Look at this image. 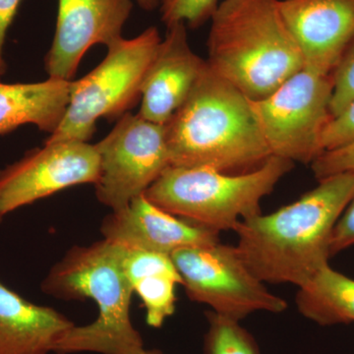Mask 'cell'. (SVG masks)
<instances>
[{
    "mask_svg": "<svg viewBox=\"0 0 354 354\" xmlns=\"http://www.w3.org/2000/svg\"><path fill=\"white\" fill-rule=\"evenodd\" d=\"M318 181L297 201L234 230L242 259L263 283L300 288L329 265L333 232L354 196V171Z\"/></svg>",
    "mask_w": 354,
    "mask_h": 354,
    "instance_id": "obj_1",
    "label": "cell"
},
{
    "mask_svg": "<svg viewBox=\"0 0 354 354\" xmlns=\"http://www.w3.org/2000/svg\"><path fill=\"white\" fill-rule=\"evenodd\" d=\"M165 129L172 167L245 174L272 157L250 99L208 64Z\"/></svg>",
    "mask_w": 354,
    "mask_h": 354,
    "instance_id": "obj_2",
    "label": "cell"
},
{
    "mask_svg": "<svg viewBox=\"0 0 354 354\" xmlns=\"http://www.w3.org/2000/svg\"><path fill=\"white\" fill-rule=\"evenodd\" d=\"M123 247L102 239L74 246L51 267L41 281L46 295L60 300L92 299L94 322L74 325L57 342L55 353L142 354L143 337L130 316L131 283L123 268Z\"/></svg>",
    "mask_w": 354,
    "mask_h": 354,
    "instance_id": "obj_3",
    "label": "cell"
},
{
    "mask_svg": "<svg viewBox=\"0 0 354 354\" xmlns=\"http://www.w3.org/2000/svg\"><path fill=\"white\" fill-rule=\"evenodd\" d=\"M207 46L209 66L251 101L265 99L304 68L279 0H223Z\"/></svg>",
    "mask_w": 354,
    "mask_h": 354,
    "instance_id": "obj_4",
    "label": "cell"
},
{
    "mask_svg": "<svg viewBox=\"0 0 354 354\" xmlns=\"http://www.w3.org/2000/svg\"><path fill=\"white\" fill-rule=\"evenodd\" d=\"M295 167L272 156L255 171L225 174L207 167H167L145 196L156 206L213 232H234L241 221L262 214L263 199Z\"/></svg>",
    "mask_w": 354,
    "mask_h": 354,
    "instance_id": "obj_5",
    "label": "cell"
},
{
    "mask_svg": "<svg viewBox=\"0 0 354 354\" xmlns=\"http://www.w3.org/2000/svg\"><path fill=\"white\" fill-rule=\"evenodd\" d=\"M162 38L150 27L133 39L108 46L106 58L70 83L68 106L59 127L44 143L88 142L100 118H120L141 100L142 87Z\"/></svg>",
    "mask_w": 354,
    "mask_h": 354,
    "instance_id": "obj_6",
    "label": "cell"
},
{
    "mask_svg": "<svg viewBox=\"0 0 354 354\" xmlns=\"http://www.w3.org/2000/svg\"><path fill=\"white\" fill-rule=\"evenodd\" d=\"M333 74L302 68L265 99L250 100L272 156L311 165L322 155L324 131L333 118Z\"/></svg>",
    "mask_w": 354,
    "mask_h": 354,
    "instance_id": "obj_7",
    "label": "cell"
},
{
    "mask_svg": "<svg viewBox=\"0 0 354 354\" xmlns=\"http://www.w3.org/2000/svg\"><path fill=\"white\" fill-rule=\"evenodd\" d=\"M186 295L218 315L241 322L255 312L283 313L288 302L258 279L237 250L221 241L180 249L171 255Z\"/></svg>",
    "mask_w": 354,
    "mask_h": 354,
    "instance_id": "obj_8",
    "label": "cell"
},
{
    "mask_svg": "<svg viewBox=\"0 0 354 354\" xmlns=\"http://www.w3.org/2000/svg\"><path fill=\"white\" fill-rule=\"evenodd\" d=\"M100 157L95 196L111 211L127 207L171 167L165 125L138 113L121 116L111 132L95 144Z\"/></svg>",
    "mask_w": 354,
    "mask_h": 354,
    "instance_id": "obj_9",
    "label": "cell"
},
{
    "mask_svg": "<svg viewBox=\"0 0 354 354\" xmlns=\"http://www.w3.org/2000/svg\"><path fill=\"white\" fill-rule=\"evenodd\" d=\"M100 157L88 142L44 143L0 169V216L81 184L97 183Z\"/></svg>",
    "mask_w": 354,
    "mask_h": 354,
    "instance_id": "obj_10",
    "label": "cell"
},
{
    "mask_svg": "<svg viewBox=\"0 0 354 354\" xmlns=\"http://www.w3.org/2000/svg\"><path fill=\"white\" fill-rule=\"evenodd\" d=\"M131 0H58L55 37L44 58L48 78L72 81L88 48L122 38Z\"/></svg>",
    "mask_w": 354,
    "mask_h": 354,
    "instance_id": "obj_11",
    "label": "cell"
},
{
    "mask_svg": "<svg viewBox=\"0 0 354 354\" xmlns=\"http://www.w3.org/2000/svg\"><path fill=\"white\" fill-rule=\"evenodd\" d=\"M304 68L334 73L354 39V0H279Z\"/></svg>",
    "mask_w": 354,
    "mask_h": 354,
    "instance_id": "obj_12",
    "label": "cell"
},
{
    "mask_svg": "<svg viewBox=\"0 0 354 354\" xmlns=\"http://www.w3.org/2000/svg\"><path fill=\"white\" fill-rule=\"evenodd\" d=\"M104 239L128 248L171 256L180 249L211 245L220 234L167 213L147 199L135 198L102 221Z\"/></svg>",
    "mask_w": 354,
    "mask_h": 354,
    "instance_id": "obj_13",
    "label": "cell"
},
{
    "mask_svg": "<svg viewBox=\"0 0 354 354\" xmlns=\"http://www.w3.org/2000/svg\"><path fill=\"white\" fill-rule=\"evenodd\" d=\"M167 28V36L147 72L138 113L145 120L162 125L189 97L207 64L191 48L185 23Z\"/></svg>",
    "mask_w": 354,
    "mask_h": 354,
    "instance_id": "obj_14",
    "label": "cell"
},
{
    "mask_svg": "<svg viewBox=\"0 0 354 354\" xmlns=\"http://www.w3.org/2000/svg\"><path fill=\"white\" fill-rule=\"evenodd\" d=\"M75 325L48 306L32 304L0 279V354H51Z\"/></svg>",
    "mask_w": 354,
    "mask_h": 354,
    "instance_id": "obj_15",
    "label": "cell"
},
{
    "mask_svg": "<svg viewBox=\"0 0 354 354\" xmlns=\"http://www.w3.org/2000/svg\"><path fill=\"white\" fill-rule=\"evenodd\" d=\"M70 83L53 78L38 83L0 82V136L27 124L53 134L68 106Z\"/></svg>",
    "mask_w": 354,
    "mask_h": 354,
    "instance_id": "obj_16",
    "label": "cell"
},
{
    "mask_svg": "<svg viewBox=\"0 0 354 354\" xmlns=\"http://www.w3.org/2000/svg\"><path fill=\"white\" fill-rule=\"evenodd\" d=\"M123 268L142 300L146 323L158 329L176 313V286H183L171 256L123 246Z\"/></svg>",
    "mask_w": 354,
    "mask_h": 354,
    "instance_id": "obj_17",
    "label": "cell"
},
{
    "mask_svg": "<svg viewBox=\"0 0 354 354\" xmlns=\"http://www.w3.org/2000/svg\"><path fill=\"white\" fill-rule=\"evenodd\" d=\"M295 304L302 316L324 327L354 323V279L325 266L298 288Z\"/></svg>",
    "mask_w": 354,
    "mask_h": 354,
    "instance_id": "obj_18",
    "label": "cell"
},
{
    "mask_svg": "<svg viewBox=\"0 0 354 354\" xmlns=\"http://www.w3.org/2000/svg\"><path fill=\"white\" fill-rule=\"evenodd\" d=\"M208 330L204 337L205 354H261L252 335L241 325L215 312H206Z\"/></svg>",
    "mask_w": 354,
    "mask_h": 354,
    "instance_id": "obj_19",
    "label": "cell"
},
{
    "mask_svg": "<svg viewBox=\"0 0 354 354\" xmlns=\"http://www.w3.org/2000/svg\"><path fill=\"white\" fill-rule=\"evenodd\" d=\"M218 4L220 0H162L160 10L167 27L183 22L195 30L211 21Z\"/></svg>",
    "mask_w": 354,
    "mask_h": 354,
    "instance_id": "obj_20",
    "label": "cell"
},
{
    "mask_svg": "<svg viewBox=\"0 0 354 354\" xmlns=\"http://www.w3.org/2000/svg\"><path fill=\"white\" fill-rule=\"evenodd\" d=\"M334 91L330 102L333 118L339 115L354 100V39L333 73Z\"/></svg>",
    "mask_w": 354,
    "mask_h": 354,
    "instance_id": "obj_21",
    "label": "cell"
},
{
    "mask_svg": "<svg viewBox=\"0 0 354 354\" xmlns=\"http://www.w3.org/2000/svg\"><path fill=\"white\" fill-rule=\"evenodd\" d=\"M354 143V100L339 115L330 120L324 131L323 153Z\"/></svg>",
    "mask_w": 354,
    "mask_h": 354,
    "instance_id": "obj_22",
    "label": "cell"
},
{
    "mask_svg": "<svg viewBox=\"0 0 354 354\" xmlns=\"http://www.w3.org/2000/svg\"><path fill=\"white\" fill-rule=\"evenodd\" d=\"M317 180L341 172L354 171V143L323 153L311 164Z\"/></svg>",
    "mask_w": 354,
    "mask_h": 354,
    "instance_id": "obj_23",
    "label": "cell"
},
{
    "mask_svg": "<svg viewBox=\"0 0 354 354\" xmlns=\"http://www.w3.org/2000/svg\"><path fill=\"white\" fill-rule=\"evenodd\" d=\"M354 246V196L344 209L333 232L330 239V257Z\"/></svg>",
    "mask_w": 354,
    "mask_h": 354,
    "instance_id": "obj_24",
    "label": "cell"
},
{
    "mask_svg": "<svg viewBox=\"0 0 354 354\" xmlns=\"http://www.w3.org/2000/svg\"><path fill=\"white\" fill-rule=\"evenodd\" d=\"M21 0H0V64L6 65L3 58V48L7 31L13 22Z\"/></svg>",
    "mask_w": 354,
    "mask_h": 354,
    "instance_id": "obj_25",
    "label": "cell"
},
{
    "mask_svg": "<svg viewBox=\"0 0 354 354\" xmlns=\"http://www.w3.org/2000/svg\"><path fill=\"white\" fill-rule=\"evenodd\" d=\"M138 6L146 11H153L160 8L162 0H136Z\"/></svg>",
    "mask_w": 354,
    "mask_h": 354,
    "instance_id": "obj_26",
    "label": "cell"
},
{
    "mask_svg": "<svg viewBox=\"0 0 354 354\" xmlns=\"http://www.w3.org/2000/svg\"><path fill=\"white\" fill-rule=\"evenodd\" d=\"M142 354H165L158 349H145Z\"/></svg>",
    "mask_w": 354,
    "mask_h": 354,
    "instance_id": "obj_27",
    "label": "cell"
},
{
    "mask_svg": "<svg viewBox=\"0 0 354 354\" xmlns=\"http://www.w3.org/2000/svg\"><path fill=\"white\" fill-rule=\"evenodd\" d=\"M6 71V65L0 64V76L3 75Z\"/></svg>",
    "mask_w": 354,
    "mask_h": 354,
    "instance_id": "obj_28",
    "label": "cell"
},
{
    "mask_svg": "<svg viewBox=\"0 0 354 354\" xmlns=\"http://www.w3.org/2000/svg\"><path fill=\"white\" fill-rule=\"evenodd\" d=\"M2 220H3V216H0V223H2Z\"/></svg>",
    "mask_w": 354,
    "mask_h": 354,
    "instance_id": "obj_29",
    "label": "cell"
},
{
    "mask_svg": "<svg viewBox=\"0 0 354 354\" xmlns=\"http://www.w3.org/2000/svg\"><path fill=\"white\" fill-rule=\"evenodd\" d=\"M53 354H59V353H53Z\"/></svg>",
    "mask_w": 354,
    "mask_h": 354,
    "instance_id": "obj_30",
    "label": "cell"
}]
</instances>
